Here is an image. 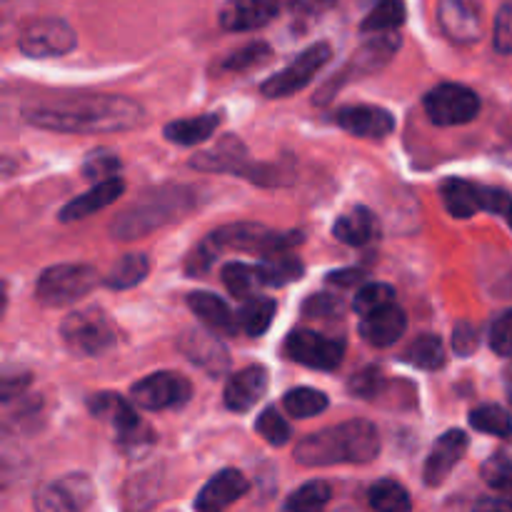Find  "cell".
<instances>
[{"label":"cell","mask_w":512,"mask_h":512,"mask_svg":"<svg viewBox=\"0 0 512 512\" xmlns=\"http://www.w3.org/2000/svg\"><path fill=\"white\" fill-rule=\"evenodd\" d=\"M370 508L375 512H410L413 503H410L408 490L395 480H378L368 493Z\"/></svg>","instance_id":"e575fe53"},{"label":"cell","mask_w":512,"mask_h":512,"mask_svg":"<svg viewBox=\"0 0 512 512\" xmlns=\"http://www.w3.org/2000/svg\"><path fill=\"white\" fill-rule=\"evenodd\" d=\"M223 283L235 298H258L260 288H265V278L263 270L258 265H248V263H228L223 265Z\"/></svg>","instance_id":"f1b7e54d"},{"label":"cell","mask_w":512,"mask_h":512,"mask_svg":"<svg viewBox=\"0 0 512 512\" xmlns=\"http://www.w3.org/2000/svg\"><path fill=\"white\" fill-rule=\"evenodd\" d=\"M280 13V0H228L220 10V25L230 33H248L268 25Z\"/></svg>","instance_id":"ac0fdd59"},{"label":"cell","mask_w":512,"mask_h":512,"mask_svg":"<svg viewBox=\"0 0 512 512\" xmlns=\"http://www.w3.org/2000/svg\"><path fill=\"white\" fill-rule=\"evenodd\" d=\"M465 453H468V435L463 430H448L445 435H440L430 450L428 460H425V485H430V488L443 485Z\"/></svg>","instance_id":"2e32d148"},{"label":"cell","mask_w":512,"mask_h":512,"mask_svg":"<svg viewBox=\"0 0 512 512\" xmlns=\"http://www.w3.org/2000/svg\"><path fill=\"white\" fill-rule=\"evenodd\" d=\"M250 490L248 478L240 470L228 468L205 483L195 498V512H225Z\"/></svg>","instance_id":"e0dca14e"},{"label":"cell","mask_w":512,"mask_h":512,"mask_svg":"<svg viewBox=\"0 0 512 512\" xmlns=\"http://www.w3.org/2000/svg\"><path fill=\"white\" fill-rule=\"evenodd\" d=\"M495 50L503 55L512 53V3H505L495 18Z\"/></svg>","instance_id":"f6af8a7d"},{"label":"cell","mask_w":512,"mask_h":512,"mask_svg":"<svg viewBox=\"0 0 512 512\" xmlns=\"http://www.w3.org/2000/svg\"><path fill=\"white\" fill-rule=\"evenodd\" d=\"M305 315L310 318H335L343 313V303L335 295H313L303 308Z\"/></svg>","instance_id":"bcb514c9"},{"label":"cell","mask_w":512,"mask_h":512,"mask_svg":"<svg viewBox=\"0 0 512 512\" xmlns=\"http://www.w3.org/2000/svg\"><path fill=\"white\" fill-rule=\"evenodd\" d=\"M380 453V433L368 420H348L308 435L295 448V460L305 468H328L340 463H370Z\"/></svg>","instance_id":"3957f363"},{"label":"cell","mask_w":512,"mask_h":512,"mask_svg":"<svg viewBox=\"0 0 512 512\" xmlns=\"http://www.w3.org/2000/svg\"><path fill=\"white\" fill-rule=\"evenodd\" d=\"M195 170H205V173H233L240 178H248L258 185H278L280 183V170L270 168V165H255L248 158V150L240 143V138L228 135L213 145L205 153L195 155L193 163Z\"/></svg>","instance_id":"ba28073f"},{"label":"cell","mask_w":512,"mask_h":512,"mask_svg":"<svg viewBox=\"0 0 512 512\" xmlns=\"http://www.w3.org/2000/svg\"><path fill=\"white\" fill-rule=\"evenodd\" d=\"M478 343H480V335H478V330H475L473 323L463 320V323L455 325V330H453L455 353H458V355H473L475 350H478Z\"/></svg>","instance_id":"c3c4849f"},{"label":"cell","mask_w":512,"mask_h":512,"mask_svg":"<svg viewBox=\"0 0 512 512\" xmlns=\"http://www.w3.org/2000/svg\"><path fill=\"white\" fill-rule=\"evenodd\" d=\"M270 58V45L268 43H250L245 48L235 50L233 55L223 60V70L228 73H240V70H250L255 65L265 63Z\"/></svg>","instance_id":"b9f144b4"},{"label":"cell","mask_w":512,"mask_h":512,"mask_svg":"<svg viewBox=\"0 0 512 512\" xmlns=\"http://www.w3.org/2000/svg\"><path fill=\"white\" fill-rule=\"evenodd\" d=\"M425 113L440 128H450V125H465L470 120L478 118L480 113V98L475 90L465 88L458 83H443L435 85L423 100Z\"/></svg>","instance_id":"30bf717a"},{"label":"cell","mask_w":512,"mask_h":512,"mask_svg":"<svg viewBox=\"0 0 512 512\" xmlns=\"http://www.w3.org/2000/svg\"><path fill=\"white\" fill-rule=\"evenodd\" d=\"M440 193H443L445 210H448L453 218L468 220L473 218L478 210H485V185H475L470 183V180L450 178L445 180Z\"/></svg>","instance_id":"d4e9b609"},{"label":"cell","mask_w":512,"mask_h":512,"mask_svg":"<svg viewBox=\"0 0 512 512\" xmlns=\"http://www.w3.org/2000/svg\"><path fill=\"white\" fill-rule=\"evenodd\" d=\"M183 350L188 353V358L195 365L205 368L208 373H220V370L228 368V353L223 350V345L218 340H213L205 333H188V338L183 340Z\"/></svg>","instance_id":"83f0119b"},{"label":"cell","mask_w":512,"mask_h":512,"mask_svg":"<svg viewBox=\"0 0 512 512\" xmlns=\"http://www.w3.org/2000/svg\"><path fill=\"white\" fill-rule=\"evenodd\" d=\"M470 425L480 433L495 435V438H510L512 435V418L500 405H480L470 413Z\"/></svg>","instance_id":"f35d334b"},{"label":"cell","mask_w":512,"mask_h":512,"mask_svg":"<svg viewBox=\"0 0 512 512\" xmlns=\"http://www.w3.org/2000/svg\"><path fill=\"white\" fill-rule=\"evenodd\" d=\"M333 58V48L328 43H315L308 50L298 55L290 65H285L280 73L270 75L263 85H260V93L265 98H290L293 93L303 90L325 65Z\"/></svg>","instance_id":"9c48e42d"},{"label":"cell","mask_w":512,"mask_h":512,"mask_svg":"<svg viewBox=\"0 0 512 512\" xmlns=\"http://www.w3.org/2000/svg\"><path fill=\"white\" fill-rule=\"evenodd\" d=\"M220 120H223V115L220 113L193 115V118L173 120V123L165 125V138L175 145H200L203 140H208L215 130H218Z\"/></svg>","instance_id":"484cf974"},{"label":"cell","mask_w":512,"mask_h":512,"mask_svg":"<svg viewBox=\"0 0 512 512\" xmlns=\"http://www.w3.org/2000/svg\"><path fill=\"white\" fill-rule=\"evenodd\" d=\"M148 270H150V263L143 253L123 255V258L110 268V273L105 275L103 283L113 290L135 288V285L143 283V280L148 278Z\"/></svg>","instance_id":"4dcf8cb0"},{"label":"cell","mask_w":512,"mask_h":512,"mask_svg":"<svg viewBox=\"0 0 512 512\" xmlns=\"http://www.w3.org/2000/svg\"><path fill=\"white\" fill-rule=\"evenodd\" d=\"M405 328H408V318L398 305H390V308L360 320V335L375 348H388V345L398 343L405 335Z\"/></svg>","instance_id":"603a6c76"},{"label":"cell","mask_w":512,"mask_h":512,"mask_svg":"<svg viewBox=\"0 0 512 512\" xmlns=\"http://www.w3.org/2000/svg\"><path fill=\"white\" fill-rule=\"evenodd\" d=\"M100 283V275L93 265L65 263L43 270L35 283V298L45 308H63L78 303Z\"/></svg>","instance_id":"52a82bcc"},{"label":"cell","mask_w":512,"mask_h":512,"mask_svg":"<svg viewBox=\"0 0 512 512\" xmlns=\"http://www.w3.org/2000/svg\"><path fill=\"white\" fill-rule=\"evenodd\" d=\"M330 3H333V0H293V8H295V13L315 15V13H320V10L328 8Z\"/></svg>","instance_id":"816d5d0a"},{"label":"cell","mask_w":512,"mask_h":512,"mask_svg":"<svg viewBox=\"0 0 512 512\" xmlns=\"http://www.w3.org/2000/svg\"><path fill=\"white\" fill-rule=\"evenodd\" d=\"M65 348L80 358H95L108 353L118 343V328L110 315L100 308H83L70 313L60 325Z\"/></svg>","instance_id":"8992f818"},{"label":"cell","mask_w":512,"mask_h":512,"mask_svg":"<svg viewBox=\"0 0 512 512\" xmlns=\"http://www.w3.org/2000/svg\"><path fill=\"white\" fill-rule=\"evenodd\" d=\"M490 348L503 358H512V310H505L500 318H495L490 328Z\"/></svg>","instance_id":"ee69618b"},{"label":"cell","mask_w":512,"mask_h":512,"mask_svg":"<svg viewBox=\"0 0 512 512\" xmlns=\"http://www.w3.org/2000/svg\"><path fill=\"white\" fill-rule=\"evenodd\" d=\"M380 385H383V375L378 373L375 368H368L363 370V373L355 375L353 380H350V393L358 395V398H373V395L380 393Z\"/></svg>","instance_id":"7dc6e473"},{"label":"cell","mask_w":512,"mask_h":512,"mask_svg":"<svg viewBox=\"0 0 512 512\" xmlns=\"http://www.w3.org/2000/svg\"><path fill=\"white\" fill-rule=\"evenodd\" d=\"M283 408L293 418H313L328 408V395L315 388H295L283 398Z\"/></svg>","instance_id":"8d00e7d4"},{"label":"cell","mask_w":512,"mask_h":512,"mask_svg":"<svg viewBox=\"0 0 512 512\" xmlns=\"http://www.w3.org/2000/svg\"><path fill=\"white\" fill-rule=\"evenodd\" d=\"M265 393H268V370L263 365H250L228 378L225 405L233 413H248L260 403V398H265Z\"/></svg>","instance_id":"ffe728a7"},{"label":"cell","mask_w":512,"mask_h":512,"mask_svg":"<svg viewBox=\"0 0 512 512\" xmlns=\"http://www.w3.org/2000/svg\"><path fill=\"white\" fill-rule=\"evenodd\" d=\"M260 270H263L265 288H280V285H290L305 273L303 263L298 258H293L290 253L275 255V258H265L260 263Z\"/></svg>","instance_id":"d590c367"},{"label":"cell","mask_w":512,"mask_h":512,"mask_svg":"<svg viewBox=\"0 0 512 512\" xmlns=\"http://www.w3.org/2000/svg\"><path fill=\"white\" fill-rule=\"evenodd\" d=\"M190 208H193V193L190 190H158L155 195H150V200L130 205L125 213H120L118 220L110 225V235L115 240H135L140 235L153 233V230L170 223V220H178Z\"/></svg>","instance_id":"277c9868"},{"label":"cell","mask_w":512,"mask_h":512,"mask_svg":"<svg viewBox=\"0 0 512 512\" xmlns=\"http://www.w3.org/2000/svg\"><path fill=\"white\" fill-rule=\"evenodd\" d=\"M403 360L418 370H440L445 365V348L435 335H420L405 348Z\"/></svg>","instance_id":"836d02e7"},{"label":"cell","mask_w":512,"mask_h":512,"mask_svg":"<svg viewBox=\"0 0 512 512\" xmlns=\"http://www.w3.org/2000/svg\"><path fill=\"white\" fill-rule=\"evenodd\" d=\"M193 395V385L178 373H155L133 385L130 398L143 410H170L185 405Z\"/></svg>","instance_id":"4fadbf2b"},{"label":"cell","mask_w":512,"mask_h":512,"mask_svg":"<svg viewBox=\"0 0 512 512\" xmlns=\"http://www.w3.org/2000/svg\"><path fill=\"white\" fill-rule=\"evenodd\" d=\"M255 430H258V433L263 435L270 445H275V448H280V445L288 443L290 435H293L290 433L288 420H285L275 408H265L263 413H260L258 423H255Z\"/></svg>","instance_id":"60d3db41"},{"label":"cell","mask_w":512,"mask_h":512,"mask_svg":"<svg viewBox=\"0 0 512 512\" xmlns=\"http://www.w3.org/2000/svg\"><path fill=\"white\" fill-rule=\"evenodd\" d=\"M25 120L53 133H123L143 123V108L120 95L68 100L25 110Z\"/></svg>","instance_id":"6da1fadb"},{"label":"cell","mask_w":512,"mask_h":512,"mask_svg":"<svg viewBox=\"0 0 512 512\" xmlns=\"http://www.w3.org/2000/svg\"><path fill=\"white\" fill-rule=\"evenodd\" d=\"M483 478L490 488L512 498V460L503 458V455H493L483 465Z\"/></svg>","instance_id":"7bdbcfd3"},{"label":"cell","mask_w":512,"mask_h":512,"mask_svg":"<svg viewBox=\"0 0 512 512\" xmlns=\"http://www.w3.org/2000/svg\"><path fill=\"white\" fill-rule=\"evenodd\" d=\"M335 120H338L340 128L348 130L350 135H358V138L378 140L395 130L393 113L378 108V105H348V108L338 110Z\"/></svg>","instance_id":"d6986e66"},{"label":"cell","mask_w":512,"mask_h":512,"mask_svg":"<svg viewBox=\"0 0 512 512\" xmlns=\"http://www.w3.org/2000/svg\"><path fill=\"white\" fill-rule=\"evenodd\" d=\"M285 355L305 368L335 370L343 363L345 345L340 340L325 338L315 330H293L285 340Z\"/></svg>","instance_id":"7c38bea8"},{"label":"cell","mask_w":512,"mask_h":512,"mask_svg":"<svg viewBox=\"0 0 512 512\" xmlns=\"http://www.w3.org/2000/svg\"><path fill=\"white\" fill-rule=\"evenodd\" d=\"M88 408L93 413V418L110 423V428L115 430L118 448L123 453L140 455L155 443V433L150 430V425H145L140 420V415L135 413V405L130 400L120 398L115 393H100L90 398Z\"/></svg>","instance_id":"5b68a950"},{"label":"cell","mask_w":512,"mask_h":512,"mask_svg":"<svg viewBox=\"0 0 512 512\" xmlns=\"http://www.w3.org/2000/svg\"><path fill=\"white\" fill-rule=\"evenodd\" d=\"M505 218H508V223H510V228H512V205H510V210H508V215H505Z\"/></svg>","instance_id":"db71d44e"},{"label":"cell","mask_w":512,"mask_h":512,"mask_svg":"<svg viewBox=\"0 0 512 512\" xmlns=\"http://www.w3.org/2000/svg\"><path fill=\"white\" fill-rule=\"evenodd\" d=\"M123 193H125L123 178L105 180V183L93 185L88 193H83V195H78V198L70 200V203L60 210L58 218L63 220V223H75V220H83V218H88V215H93V213H98V210L113 205Z\"/></svg>","instance_id":"7402d4cb"},{"label":"cell","mask_w":512,"mask_h":512,"mask_svg":"<svg viewBox=\"0 0 512 512\" xmlns=\"http://www.w3.org/2000/svg\"><path fill=\"white\" fill-rule=\"evenodd\" d=\"M405 23V0H378L373 10L365 15L360 30L365 35H388Z\"/></svg>","instance_id":"f546056e"},{"label":"cell","mask_w":512,"mask_h":512,"mask_svg":"<svg viewBox=\"0 0 512 512\" xmlns=\"http://www.w3.org/2000/svg\"><path fill=\"white\" fill-rule=\"evenodd\" d=\"M275 310H278V305H275L273 298H260L258 295V298L245 300V305L238 313L240 330L245 335H253V338L268 333V328L273 325Z\"/></svg>","instance_id":"1f68e13d"},{"label":"cell","mask_w":512,"mask_h":512,"mask_svg":"<svg viewBox=\"0 0 512 512\" xmlns=\"http://www.w3.org/2000/svg\"><path fill=\"white\" fill-rule=\"evenodd\" d=\"M123 160L113 153V150H93L83 163V175L90 183H105V180L118 178Z\"/></svg>","instance_id":"ab89813d"},{"label":"cell","mask_w":512,"mask_h":512,"mask_svg":"<svg viewBox=\"0 0 512 512\" xmlns=\"http://www.w3.org/2000/svg\"><path fill=\"white\" fill-rule=\"evenodd\" d=\"M440 28L453 43L473 45L483 35V15L478 0H440Z\"/></svg>","instance_id":"9a60e30c"},{"label":"cell","mask_w":512,"mask_h":512,"mask_svg":"<svg viewBox=\"0 0 512 512\" xmlns=\"http://www.w3.org/2000/svg\"><path fill=\"white\" fill-rule=\"evenodd\" d=\"M300 243H303L300 233H275L260 223L225 225V228L213 230L203 243L195 245L185 263V273L200 278L228 250H245V253L263 255V258H275V255L290 253Z\"/></svg>","instance_id":"7a4b0ae2"},{"label":"cell","mask_w":512,"mask_h":512,"mask_svg":"<svg viewBox=\"0 0 512 512\" xmlns=\"http://www.w3.org/2000/svg\"><path fill=\"white\" fill-rule=\"evenodd\" d=\"M78 38L75 30L70 28L65 20L58 18H43L33 20L20 33L18 45L28 58H58V55H68L75 48Z\"/></svg>","instance_id":"8fae6325"},{"label":"cell","mask_w":512,"mask_h":512,"mask_svg":"<svg viewBox=\"0 0 512 512\" xmlns=\"http://www.w3.org/2000/svg\"><path fill=\"white\" fill-rule=\"evenodd\" d=\"M93 500V483L88 475H65L55 483L35 490V512H85Z\"/></svg>","instance_id":"5bb4252c"},{"label":"cell","mask_w":512,"mask_h":512,"mask_svg":"<svg viewBox=\"0 0 512 512\" xmlns=\"http://www.w3.org/2000/svg\"><path fill=\"white\" fill-rule=\"evenodd\" d=\"M398 48H400V38L395 33L378 35V38H373L370 43H365L363 48H360L358 53L350 58L348 68H345L340 75H335L333 83H340V78H360V75L375 73V70L383 68V65L388 63L395 53H398Z\"/></svg>","instance_id":"44dd1931"},{"label":"cell","mask_w":512,"mask_h":512,"mask_svg":"<svg viewBox=\"0 0 512 512\" xmlns=\"http://www.w3.org/2000/svg\"><path fill=\"white\" fill-rule=\"evenodd\" d=\"M188 308L208 325L210 330L220 335H235L240 330L238 315L230 310V305L223 298L213 293H190Z\"/></svg>","instance_id":"cb8c5ba5"},{"label":"cell","mask_w":512,"mask_h":512,"mask_svg":"<svg viewBox=\"0 0 512 512\" xmlns=\"http://www.w3.org/2000/svg\"><path fill=\"white\" fill-rule=\"evenodd\" d=\"M473 512H512V498H508V495H503V498H480Z\"/></svg>","instance_id":"681fc988"},{"label":"cell","mask_w":512,"mask_h":512,"mask_svg":"<svg viewBox=\"0 0 512 512\" xmlns=\"http://www.w3.org/2000/svg\"><path fill=\"white\" fill-rule=\"evenodd\" d=\"M505 388H508V398H510V403H512V368L508 370V380H505Z\"/></svg>","instance_id":"f5cc1de1"},{"label":"cell","mask_w":512,"mask_h":512,"mask_svg":"<svg viewBox=\"0 0 512 512\" xmlns=\"http://www.w3.org/2000/svg\"><path fill=\"white\" fill-rule=\"evenodd\" d=\"M363 270H340V273H330L328 275V283L333 285H343V288H348V285H355L363 280Z\"/></svg>","instance_id":"f907efd6"},{"label":"cell","mask_w":512,"mask_h":512,"mask_svg":"<svg viewBox=\"0 0 512 512\" xmlns=\"http://www.w3.org/2000/svg\"><path fill=\"white\" fill-rule=\"evenodd\" d=\"M390 305H395V290L385 283L363 285L353 298V310L360 318H370V315L380 313Z\"/></svg>","instance_id":"74e56055"},{"label":"cell","mask_w":512,"mask_h":512,"mask_svg":"<svg viewBox=\"0 0 512 512\" xmlns=\"http://www.w3.org/2000/svg\"><path fill=\"white\" fill-rule=\"evenodd\" d=\"M330 498H333V488L325 480H313L288 495L283 512H325Z\"/></svg>","instance_id":"d6a6232c"},{"label":"cell","mask_w":512,"mask_h":512,"mask_svg":"<svg viewBox=\"0 0 512 512\" xmlns=\"http://www.w3.org/2000/svg\"><path fill=\"white\" fill-rule=\"evenodd\" d=\"M375 230H378V223H375V215L368 208L348 210L333 225L335 238L345 245H355V248L373 240Z\"/></svg>","instance_id":"4316f807"}]
</instances>
